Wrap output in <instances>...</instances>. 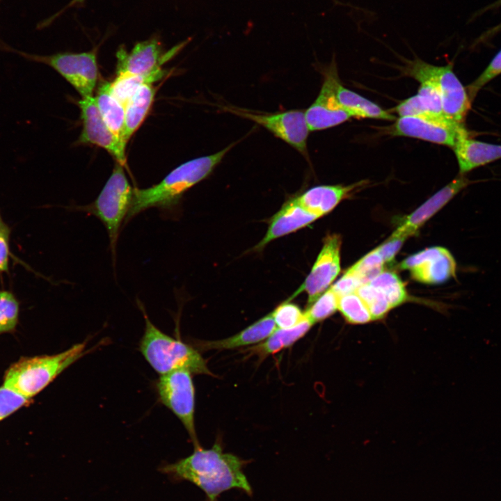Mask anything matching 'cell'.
Masks as SVG:
<instances>
[{
  "instance_id": "cell-28",
  "label": "cell",
  "mask_w": 501,
  "mask_h": 501,
  "mask_svg": "<svg viewBox=\"0 0 501 501\" xmlns=\"http://www.w3.org/2000/svg\"><path fill=\"white\" fill-rule=\"evenodd\" d=\"M337 310L346 321L351 324H363L373 321L367 307L356 292L338 297Z\"/></svg>"
},
{
  "instance_id": "cell-8",
  "label": "cell",
  "mask_w": 501,
  "mask_h": 501,
  "mask_svg": "<svg viewBox=\"0 0 501 501\" xmlns=\"http://www.w3.org/2000/svg\"><path fill=\"white\" fill-rule=\"evenodd\" d=\"M157 390L161 403L183 424L194 447L200 445L195 427V388L191 372L180 369L160 375Z\"/></svg>"
},
{
  "instance_id": "cell-40",
  "label": "cell",
  "mask_w": 501,
  "mask_h": 501,
  "mask_svg": "<svg viewBox=\"0 0 501 501\" xmlns=\"http://www.w3.org/2000/svg\"><path fill=\"white\" fill-rule=\"evenodd\" d=\"M500 6H501V0H497L496 1L492 3L491 5L488 6L487 7L484 8L483 11L487 10L488 9L495 8Z\"/></svg>"
},
{
  "instance_id": "cell-37",
  "label": "cell",
  "mask_w": 501,
  "mask_h": 501,
  "mask_svg": "<svg viewBox=\"0 0 501 501\" xmlns=\"http://www.w3.org/2000/svg\"><path fill=\"white\" fill-rule=\"evenodd\" d=\"M11 229L6 224L0 228V274L9 272L10 258L12 255L10 248Z\"/></svg>"
},
{
  "instance_id": "cell-12",
  "label": "cell",
  "mask_w": 501,
  "mask_h": 501,
  "mask_svg": "<svg viewBox=\"0 0 501 501\" xmlns=\"http://www.w3.org/2000/svg\"><path fill=\"white\" fill-rule=\"evenodd\" d=\"M340 247L341 238L338 234L327 235L310 273L287 301H290L305 292L310 305L327 290L340 271Z\"/></svg>"
},
{
  "instance_id": "cell-36",
  "label": "cell",
  "mask_w": 501,
  "mask_h": 501,
  "mask_svg": "<svg viewBox=\"0 0 501 501\" xmlns=\"http://www.w3.org/2000/svg\"><path fill=\"white\" fill-rule=\"evenodd\" d=\"M362 285L358 277L348 269L330 288L338 296L356 292Z\"/></svg>"
},
{
  "instance_id": "cell-1",
  "label": "cell",
  "mask_w": 501,
  "mask_h": 501,
  "mask_svg": "<svg viewBox=\"0 0 501 501\" xmlns=\"http://www.w3.org/2000/svg\"><path fill=\"white\" fill-rule=\"evenodd\" d=\"M245 461L231 453H225L216 442L209 449L200 445L193 452L175 463L160 468L173 478L189 481L206 495L207 501H217L220 495L230 489H241L248 495L252 488L243 471Z\"/></svg>"
},
{
  "instance_id": "cell-22",
  "label": "cell",
  "mask_w": 501,
  "mask_h": 501,
  "mask_svg": "<svg viewBox=\"0 0 501 501\" xmlns=\"http://www.w3.org/2000/svg\"><path fill=\"white\" fill-rule=\"evenodd\" d=\"M336 97L340 105L353 118L389 121L397 119L390 111L384 110L374 102L344 87L340 81L336 86Z\"/></svg>"
},
{
  "instance_id": "cell-5",
  "label": "cell",
  "mask_w": 501,
  "mask_h": 501,
  "mask_svg": "<svg viewBox=\"0 0 501 501\" xmlns=\"http://www.w3.org/2000/svg\"><path fill=\"white\" fill-rule=\"evenodd\" d=\"M400 70L405 75L420 83L431 85L440 94L445 115L450 119L463 124L471 106L466 88L453 71V65L437 66L428 63L417 56L406 60Z\"/></svg>"
},
{
  "instance_id": "cell-24",
  "label": "cell",
  "mask_w": 501,
  "mask_h": 501,
  "mask_svg": "<svg viewBox=\"0 0 501 501\" xmlns=\"http://www.w3.org/2000/svg\"><path fill=\"white\" fill-rule=\"evenodd\" d=\"M95 98L97 108L106 125L124 143L125 106L113 95L111 89V82L104 81L97 88Z\"/></svg>"
},
{
  "instance_id": "cell-29",
  "label": "cell",
  "mask_w": 501,
  "mask_h": 501,
  "mask_svg": "<svg viewBox=\"0 0 501 501\" xmlns=\"http://www.w3.org/2000/svg\"><path fill=\"white\" fill-rule=\"evenodd\" d=\"M20 302L8 289L0 290V335L14 333L19 324Z\"/></svg>"
},
{
  "instance_id": "cell-3",
  "label": "cell",
  "mask_w": 501,
  "mask_h": 501,
  "mask_svg": "<svg viewBox=\"0 0 501 501\" xmlns=\"http://www.w3.org/2000/svg\"><path fill=\"white\" fill-rule=\"evenodd\" d=\"M86 341L54 355L21 357L3 376V385L32 399L59 374L88 353Z\"/></svg>"
},
{
  "instance_id": "cell-6",
  "label": "cell",
  "mask_w": 501,
  "mask_h": 501,
  "mask_svg": "<svg viewBox=\"0 0 501 501\" xmlns=\"http://www.w3.org/2000/svg\"><path fill=\"white\" fill-rule=\"evenodd\" d=\"M133 195L134 189L127 179L123 166L117 162L97 198L88 205L77 207V209L95 216L104 225L113 263L120 230L130 208Z\"/></svg>"
},
{
  "instance_id": "cell-41",
  "label": "cell",
  "mask_w": 501,
  "mask_h": 501,
  "mask_svg": "<svg viewBox=\"0 0 501 501\" xmlns=\"http://www.w3.org/2000/svg\"><path fill=\"white\" fill-rule=\"evenodd\" d=\"M84 1V0H72V1L70 3L69 6H72L76 5V4L81 3H83Z\"/></svg>"
},
{
  "instance_id": "cell-13",
  "label": "cell",
  "mask_w": 501,
  "mask_h": 501,
  "mask_svg": "<svg viewBox=\"0 0 501 501\" xmlns=\"http://www.w3.org/2000/svg\"><path fill=\"white\" fill-rule=\"evenodd\" d=\"M186 40L167 52H164L161 43L153 38L137 42L127 51L123 47L116 54V75H142L159 68L176 55L189 42Z\"/></svg>"
},
{
  "instance_id": "cell-17",
  "label": "cell",
  "mask_w": 501,
  "mask_h": 501,
  "mask_svg": "<svg viewBox=\"0 0 501 501\" xmlns=\"http://www.w3.org/2000/svg\"><path fill=\"white\" fill-rule=\"evenodd\" d=\"M317 218L319 217L306 211L292 198L271 217L265 235L254 249L260 251L271 241L294 232Z\"/></svg>"
},
{
  "instance_id": "cell-32",
  "label": "cell",
  "mask_w": 501,
  "mask_h": 501,
  "mask_svg": "<svg viewBox=\"0 0 501 501\" xmlns=\"http://www.w3.org/2000/svg\"><path fill=\"white\" fill-rule=\"evenodd\" d=\"M384 261L375 248L348 269L363 284L369 283L383 271Z\"/></svg>"
},
{
  "instance_id": "cell-15",
  "label": "cell",
  "mask_w": 501,
  "mask_h": 501,
  "mask_svg": "<svg viewBox=\"0 0 501 501\" xmlns=\"http://www.w3.org/2000/svg\"><path fill=\"white\" fill-rule=\"evenodd\" d=\"M78 104L83 124L79 143L93 144L105 149L118 163L124 166L126 162V145L106 125L95 97L81 98Z\"/></svg>"
},
{
  "instance_id": "cell-19",
  "label": "cell",
  "mask_w": 501,
  "mask_h": 501,
  "mask_svg": "<svg viewBox=\"0 0 501 501\" xmlns=\"http://www.w3.org/2000/svg\"><path fill=\"white\" fill-rule=\"evenodd\" d=\"M365 184L364 181H360L347 186L339 184L316 186L293 198L306 211L320 218L333 209L342 200Z\"/></svg>"
},
{
  "instance_id": "cell-23",
  "label": "cell",
  "mask_w": 501,
  "mask_h": 501,
  "mask_svg": "<svg viewBox=\"0 0 501 501\" xmlns=\"http://www.w3.org/2000/svg\"><path fill=\"white\" fill-rule=\"evenodd\" d=\"M155 88L152 84L141 86L125 105L123 141L125 144L141 126L152 104Z\"/></svg>"
},
{
  "instance_id": "cell-2",
  "label": "cell",
  "mask_w": 501,
  "mask_h": 501,
  "mask_svg": "<svg viewBox=\"0 0 501 501\" xmlns=\"http://www.w3.org/2000/svg\"><path fill=\"white\" fill-rule=\"evenodd\" d=\"M235 143H232L214 154L180 164L157 184L145 189H134L125 223L147 209L157 207L168 210L177 205L186 191L212 174Z\"/></svg>"
},
{
  "instance_id": "cell-38",
  "label": "cell",
  "mask_w": 501,
  "mask_h": 501,
  "mask_svg": "<svg viewBox=\"0 0 501 501\" xmlns=\"http://www.w3.org/2000/svg\"><path fill=\"white\" fill-rule=\"evenodd\" d=\"M405 240V238L391 235L376 249L382 257L384 262L389 263L393 260Z\"/></svg>"
},
{
  "instance_id": "cell-14",
  "label": "cell",
  "mask_w": 501,
  "mask_h": 501,
  "mask_svg": "<svg viewBox=\"0 0 501 501\" xmlns=\"http://www.w3.org/2000/svg\"><path fill=\"white\" fill-rule=\"evenodd\" d=\"M408 270L412 278L427 284H440L455 277L456 263L445 248L434 246L406 258L399 266Z\"/></svg>"
},
{
  "instance_id": "cell-20",
  "label": "cell",
  "mask_w": 501,
  "mask_h": 501,
  "mask_svg": "<svg viewBox=\"0 0 501 501\" xmlns=\"http://www.w3.org/2000/svg\"><path fill=\"white\" fill-rule=\"evenodd\" d=\"M276 328L272 313L270 312L231 337L218 340L202 341L199 346L205 350H223L251 345L264 341Z\"/></svg>"
},
{
  "instance_id": "cell-21",
  "label": "cell",
  "mask_w": 501,
  "mask_h": 501,
  "mask_svg": "<svg viewBox=\"0 0 501 501\" xmlns=\"http://www.w3.org/2000/svg\"><path fill=\"white\" fill-rule=\"evenodd\" d=\"M391 111L395 112L399 117L446 116L440 94L434 87L426 83H420L417 94L401 102Z\"/></svg>"
},
{
  "instance_id": "cell-7",
  "label": "cell",
  "mask_w": 501,
  "mask_h": 501,
  "mask_svg": "<svg viewBox=\"0 0 501 501\" xmlns=\"http://www.w3.org/2000/svg\"><path fill=\"white\" fill-rule=\"evenodd\" d=\"M9 49L26 59L52 67L74 87L81 98L93 96L98 79L95 51L80 53L61 52L43 56Z\"/></svg>"
},
{
  "instance_id": "cell-16",
  "label": "cell",
  "mask_w": 501,
  "mask_h": 501,
  "mask_svg": "<svg viewBox=\"0 0 501 501\" xmlns=\"http://www.w3.org/2000/svg\"><path fill=\"white\" fill-rule=\"evenodd\" d=\"M466 175H459L457 177L431 196L417 209L409 214L392 234L394 237L407 239L417 231L431 217L442 209L461 191L472 184Z\"/></svg>"
},
{
  "instance_id": "cell-10",
  "label": "cell",
  "mask_w": 501,
  "mask_h": 501,
  "mask_svg": "<svg viewBox=\"0 0 501 501\" xmlns=\"http://www.w3.org/2000/svg\"><path fill=\"white\" fill-rule=\"evenodd\" d=\"M466 128L447 116H416L399 117L388 129L395 136L415 138L453 149Z\"/></svg>"
},
{
  "instance_id": "cell-30",
  "label": "cell",
  "mask_w": 501,
  "mask_h": 501,
  "mask_svg": "<svg viewBox=\"0 0 501 501\" xmlns=\"http://www.w3.org/2000/svg\"><path fill=\"white\" fill-rule=\"evenodd\" d=\"M356 293L367 307L373 320L384 318L392 309L383 294L369 283L361 285Z\"/></svg>"
},
{
  "instance_id": "cell-35",
  "label": "cell",
  "mask_w": 501,
  "mask_h": 501,
  "mask_svg": "<svg viewBox=\"0 0 501 501\" xmlns=\"http://www.w3.org/2000/svg\"><path fill=\"white\" fill-rule=\"evenodd\" d=\"M501 74V49L491 60L482 73L466 88L471 102L478 92L489 81Z\"/></svg>"
},
{
  "instance_id": "cell-25",
  "label": "cell",
  "mask_w": 501,
  "mask_h": 501,
  "mask_svg": "<svg viewBox=\"0 0 501 501\" xmlns=\"http://www.w3.org/2000/svg\"><path fill=\"white\" fill-rule=\"evenodd\" d=\"M312 325L305 315L303 320L295 326L289 328H277L263 342L250 349L260 358L274 354L293 345L309 331Z\"/></svg>"
},
{
  "instance_id": "cell-18",
  "label": "cell",
  "mask_w": 501,
  "mask_h": 501,
  "mask_svg": "<svg viewBox=\"0 0 501 501\" xmlns=\"http://www.w3.org/2000/svg\"><path fill=\"white\" fill-rule=\"evenodd\" d=\"M453 150L461 175L501 159V145L473 139L466 129L460 134Z\"/></svg>"
},
{
  "instance_id": "cell-4",
  "label": "cell",
  "mask_w": 501,
  "mask_h": 501,
  "mask_svg": "<svg viewBox=\"0 0 501 501\" xmlns=\"http://www.w3.org/2000/svg\"><path fill=\"white\" fill-rule=\"evenodd\" d=\"M140 308L145 319L139 349L147 362L160 375L185 369L191 374L212 375L205 360L192 347L161 331L148 318L143 305Z\"/></svg>"
},
{
  "instance_id": "cell-33",
  "label": "cell",
  "mask_w": 501,
  "mask_h": 501,
  "mask_svg": "<svg viewBox=\"0 0 501 501\" xmlns=\"http://www.w3.org/2000/svg\"><path fill=\"white\" fill-rule=\"evenodd\" d=\"M277 328H289L297 325L305 317L304 312L296 304L285 301L272 312Z\"/></svg>"
},
{
  "instance_id": "cell-42",
  "label": "cell",
  "mask_w": 501,
  "mask_h": 501,
  "mask_svg": "<svg viewBox=\"0 0 501 501\" xmlns=\"http://www.w3.org/2000/svg\"><path fill=\"white\" fill-rule=\"evenodd\" d=\"M6 225V223L3 221V220L2 217H1V214H0V228H3V227L5 226Z\"/></svg>"
},
{
  "instance_id": "cell-27",
  "label": "cell",
  "mask_w": 501,
  "mask_h": 501,
  "mask_svg": "<svg viewBox=\"0 0 501 501\" xmlns=\"http://www.w3.org/2000/svg\"><path fill=\"white\" fill-rule=\"evenodd\" d=\"M368 283L383 294L392 308L408 299L405 286L395 273L383 271Z\"/></svg>"
},
{
  "instance_id": "cell-26",
  "label": "cell",
  "mask_w": 501,
  "mask_h": 501,
  "mask_svg": "<svg viewBox=\"0 0 501 501\" xmlns=\"http://www.w3.org/2000/svg\"><path fill=\"white\" fill-rule=\"evenodd\" d=\"M165 74V70L159 68L147 74H118L111 82V89L113 95L125 106L141 86L147 84H152L160 80Z\"/></svg>"
},
{
  "instance_id": "cell-11",
  "label": "cell",
  "mask_w": 501,
  "mask_h": 501,
  "mask_svg": "<svg viewBox=\"0 0 501 501\" xmlns=\"http://www.w3.org/2000/svg\"><path fill=\"white\" fill-rule=\"evenodd\" d=\"M323 82L315 102L305 111L310 131H319L343 123L352 116L339 104L336 86L340 81L335 57L322 71Z\"/></svg>"
},
{
  "instance_id": "cell-34",
  "label": "cell",
  "mask_w": 501,
  "mask_h": 501,
  "mask_svg": "<svg viewBox=\"0 0 501 501\" xmlns=\"http://www.w3.org/2000/svg\"><path fill=\"white\" fill-rule=\"evenodd\" d=\"M32 399L2 385L0 387V422L23 406H29Z\"/></svg>"
},
{
  "instance_id": "cell-31",
  "label": "cell",
  "mask_w": 501,
  "mask_h": 501,
  "mask_svg": "<svg viewBox=\"0 0 501 501\" xmlns=\"http://www.w3.org/2000/svg\"><path fill=\"white\" fill-rule=\"evenodd\" d=\"M338 296L329 287L312 304L308 305L305 315L313 324L320 322L337 310Z\"/></svg>"
},
{
  "instance_id": "cell-9",
  "label": "cell",
  "mask_w": 501,
  "mask_h": 501,
  "mask_svg": "<svg viewBox=\"0 0 501 501\" xmlns=\"http://www.w3.org/2000/svg\"><path fill=\"white\" fill-rule=\"evenodd\" d=\"M224 109L255 122L308 159L307 142L310 130L305 111L294 109L273 113H260L236 107L227 106Z\"/></svg>"
},
{
  "instance_id": "cell-39",
  "label": "cell",
  "mask_w": 501,
  "mask_h": 501,
  "mask_svg": "<svg viewBox=\"0 0 501 501\" xmlns=\"http://www.w3.org/2000/svg\"><path fill=\"white\" fill-rule=\"evenodd\" d=\"M501 31V23L486 31L482 36V39L491 36L492 35Z\"/></svg>"
}]
</instances>
